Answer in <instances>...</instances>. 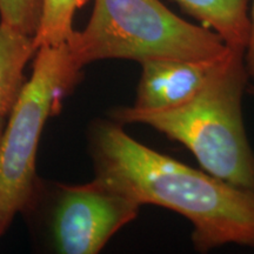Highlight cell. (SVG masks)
<instances>
[{
  "label": "cell",
  "instance_id": "7a4b0ae2",
  "mask_svg": "<svg viewBox=\"0 0 254 254\" xmlns=\"http://www.w3.org/2000/svg\"><path fill=\"white\" fill-rule=\"evenodd\" d=\"M247 82L244 52L232 50L189 103L167 110L120 106L110 111V118L123 126L142 124L157 129L189 148L207 173L254 192V152L243 117Z\"/></svg>",
  "mask_w": 254,
  "mask_h": 254
},
{
  "label": "cell",
  "instance_id": "30bf717a",
  "mask_svg": "<svg viewBox=\"0 0 254 254\" xmlns=\"http://www.w3.org/2000/svg\"><path fill=\"white\" fill-rule=\"evenodd\" d=\"M43 0H0V23L26 36H36L40 24Z\"/></svg>",
  "mask_w": 254,
  "mask_h": 254
},
{
  "label": "cell",
  "instance_id": "52a82bcc",
  "mask_svg": "<svg viewBox=\"0 0 254 254\" xmlns=\"http://www.w3.org/2000/svg\"><path fill=\"white\" fill-rule=\"evenodd\" d=\"M186 13L213 30L228 47L245 50L250 34V0H173Z\"/></svg>",
  "mask_w": 254,
  "mask_h": 254
},
{
  "label": "cell",
  "instance_id": "7c38bea8",
  "mask_svg": "<svg viewBox=\"0 0 254 254\" xmlns=\"http://www.w3.org/2000/svg\"><path fill=\"white\" fill-rule=\"evenodd\" d=\"M5 123H6V117H0V139H1L2 131H4Z\"/></svg>",
  "mask_w": 254,
  "mask_h": 254
},
{
  "label": "cell",
  "instance_id": "ba28073f",
  "mask_svg": "<svg viewBox=\"0 0 254 254\" xmlns=\"http://www.w3.org/2000/svg\"><path fill=\"white\" fill-rule=\"evenodd\" d=\"M33 37L0 23V117H7L26 77L25 68L36 55Z\"/></svg>",
  "mask_w": 254,
  "mask_h": 254
},
{
  "label": "cell",
  "instance_id": "3957f363",
  "mask_svg": "<svg viewBox=\"0 0 254 254\" xmlns=\"http://www.w3.org/2000/svg\"><path fill=\"white\" fill-rule=\"evenodd\" d=\"M66 43L79 68L107 59H218L232 50L213 30L189 23L160 0H94L87 25Z\"/></svg>",
  "mask_w": 254,
  "mask_h": 254
},
{
  "label": "cell",
  "instance_id": "4fadbf2b",
  "mask_svg": "<svg viewBox=\"0 0 254 254\" xmlns=\"http://www.w3.org/2000/svg\"><path fill=\"white\" fill-rule=\"evenodd\" d=\"M247 91L250 92V94H252V95H254V85H252L251 84L249 87H247Z\"/></svg>",
  "mask_w": 254,
  "mask_h": 254
},
{
  "label": "cell",
  "instance_id": "8fae6325",
  "mask_svg": "<svg viewBox=\"0 0 254 254\" xmlns=\"http://www.w3.org/2000/svg\"><path fill=\"white\" fill-rule=\"evenodd\" d=\"M250 34L244 50V65L249 80L254 85V0H250Z\"/></svg>",
  "mask_w": 254,
  "mask_h": 254
},
{
  "label": "cell",
  "instance_id": "6da1fadb",
  "mask_svg": "<svg viewBox=\"0 0 254 254\" xmlns=\"http://www.w3.org/2000/svg\"><path fill=\"white\" fill-rule=\"evenodd\" d=\"M94 179L136 204L155 205L192 224L194 250L254 247V192L159 153L114 120L98 119L90 132Z\"/></svg>",
  "mask_w": 254,
  "mask_h": 254
},
{
  "label": "cell",
  "instance_id": "8992f818",
  "mask_svg": "<svg viewBox=\"0 0 254 254\" xmlns=\"http://www.w3.org/2000/svg\"><path fill=\"white\" fill-rule=\"evenodd\" d=\"M232 50L218 59L164 58L141 63L133 106L141 110H167L189 103L207 85Z\"/></svg>",
  "mask_w": 254,
  "mask_h": 254
},
{
  "label": "cell",
  "instance_id": "9c48e42d",
  "mask_svg": "<svg viewBox=\"0 0 254 254\" xmlns=\"http://www.w3.org/2000/svg\"><path fill=\"white\" fill-rule=\"evenodd\" d=\"M90 0H43L40 24L33 37L36 49L66 43L74 32L73 19Z\"/></svg>",
  "mask_w": 254,
  "mask_h": 254
},
{
  "label": "cell",
  "instance_id": "5b68a950",
  "mask_svg": "<svg viewBox=\"0 0 254 254\" xmlns=\"http://www.w3.org/2000/svg\"><path fill=\"white\" fill-rule=\"evenodd\" d=\"M50 215L52 249L60 254H97L138 217L141 206L99 180L57 185Z\"/></svg>",
  "mask_w": 254,
  "mask_h": 254
},
{
  "label": "cell",
  "instance_id": "277c9868",
  "mask_svg": "<svg viewBox=\"0 0 254 254\" xmlns=\"http://www.w3.org/2000/svg\"><path fill=\"white\" fill-rule=\"evenodd\" d=\"M67 43L38 47L0 139V237L18 214L33 208L39 193L37 154L47 120L82 78Z\"/></svg>",
  "mask_w": 254,
  "mask_h": 254
}]
</instances>
